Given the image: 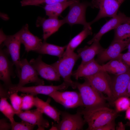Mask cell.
Masks as SVG:
<instances>
[{
  "instance_id": "cell-33",
  "label": "cell",
  "mask_w": 130,
  "mask_h": 130,
  "mask_svg": "<svg viewBox=\"0 0 130 130\" xmlns=\"http://www.w3.org/2000/svg\"><path fill=\"white\" fill-rule=\"evenodd\" d=\"M11 125L12 130H32L35 126L23 120L20 122L15 121L11 124Z\"/></svg>"
},
{
  "instance_id": "cell-2",
  "label": "cell",
  "mask_w": 130,
  "mask_h": 130,
  "mask_svg": "<svg viewBox=\"0 0 130 130\" xmlns=\"http://www.w3.org/2000/svg\"><path fill=\"white\" fill-rule=\"evenodd\" d=\"M84 109H91L106 106L105 98L94 89L86 80L82 83L76 82Z\"/></svg>"
},
{
  "instance_id": "cell-24",
  "label": "cell",
  "mask_w": 130,
  "mask_h": 130,
  "mask_svg": "<svg viewBox=\"0 0 130 130\" xmlns=\"http://www.w3.org/2000/svg\"><path fill=\"white\" fill-rule=\"evenodd\" d=\"M92 29L91 26L84 27L83 30L72 38L66 45L62 57L73 52L77 47L88 36L92 34Z\"/></svg>"
},
{
  "instance_id": "cell-37",
  "label": "cell",
  "mask_w": 130,
  "mask_h": 130,
  "mask_svg": "<svg viewBox=\"0 0 130 130\" xmlns=\"http://www.w3.org/2000/svg\"><path fill=\"white\" fill-rule=\"evenodd\" d=\"M7 36L3 32L2 30H0V45H1L3 43L7 38Z\"/></svg>"
},
{
  "instance_id": "cell-41",
  "label": "cell",
  "mask_w": 130,
  "mask_h": 130,
  "mask_svg": "<svg viewBox=\"0 0 130 130\" xmlns=\"http://www.w3.org/2000/svg\"><path fill=\"white\" fill-rule=\"evenodd\" d=\"M127 48L128 49V52H130V42Z\"/></svg>"
},
{
  "instance_id": "cell-39",
  "label": "cell",
  "mask_w": 130,
  "mask_h": 130,
  "mask_svg": "<svg viewBox=\"0 0 130 130\" xmlns=\"http://www.w3.org/2000/svg\"><path fill=\"white\" fill-rule=\"evenodd\" d=\"M125 117L130 121V106L126 110Z\"/></svg>"
},
{
  "instance_id": "cell-36",
  "label": "cell",
  "mask_w": 130,
  "mask_h": 130,
  "mask_svg": "<svg viewBox=\"0 0 130 130\" xmlns=\"http://www.w3.org/2000/svg\"><path fill=\"white\" fill-rule=\"evenodd\" d=\"M12 126L11 123H8L4 119L0 120V130H11Z\"/></svg>"
},
{
  "instance_id": "cell-21",
  "label": "cell",
  "mask_w": 130,
  "mask_h": 130,
  "mask_svg": "<svg viewBox=\"0 0 130 130\" xmlns=\"http://www.w3.org/2000/svg\"><path fill=\"white\" fill-rule=\"evenodd\" d=\"M103 71L102 65H100L94 58L83 65L78 66L72 75L78 80L81 77L84 78L94 75Z\"/></svg>"
},
{
  "instance_id": "cell-34",
  "label": "cell",
  "mask_w": 130,
  "mask_h": 130,
  "mask_svg": "<svg viewBox=\"0 0 130 130\" xmlns=\"http://www.w3.org/2000/svg\"><path fill=\"white\" fill-rule=\"evenodd\" d=\"M120 58L127 65L130 67V52L121 53L117 57Z\"/></svg>"
},
{
  "instance_id": "cell-30",
  "label": "cell",
  "mask_w": 130,
  "mask_h": 130,
  "mask_svg": "<svg viewBox=\"0 0 130 130\" xmlns=\"http://www.w3.org/2000/svg\"><path fill=\"white\" fill-rule=\"evenodd\" d=\"M126 96L120 97L113 103L116 111L118 113L126 110L130 106V98Z\"/></svg>"
},
{
  "instance_id": "cell-32",
  "label": "cell",
  "mask_w": 130,
  "mask_h": 130,
  "mask_svg": "<svg viewBox=\"0 0 130 130\" xmlns=\"http://www.w3.org/2000/svg\"><path fill=\"white\" fill-rule=\"evenodd\" d=\"M22 110H29L34 106V96L30 94L22 95Z\"/></svg>"
},
{
  "instance_id": "cell-11",
  "label": "cell",
  "mask_w": 130,
  "mask_h": 130,
  "mask_svg": "<svg viewBox=\"0 0 130 130\" xmlns=\"http://www.w3.org/2000/svg\"><path fill=\"white\" fill-rule=\"evenodd\" d=\"M130 42V38L119 40H113L110 45L97 55L96 61L100 63L117 58Z\"/></svg>"
},
{
  "instance_id": "cell-15",
  "label": "cell",
  "mask_w": 130,
  "mask_h": 130,
  "mask_svg": "<svg viewBox=\"0 0 130 130\" xmlns=\"http://www.w3.org/2000/svg\"><path fill=\"white\" fill-rule=\"evenodd\" d=\"M130 81V69L127 72L115 75L111 79V86L114 101L119 97L126 96L128 86Z\"/></svg>"
},
{
  "instance_id": "cell-23",
  "label": "cell",
  "mask_w": 130,
  "mask_h": 130,
  "mask_svg": "<svg viewBox=\"0 0 130 130\" xmlns=\"http://www.w3.org/2000/svg\"><path fill=\"white\" fill-rule=\"evenodd\" d=\"M102 66L103 71L115 75L124 73L130 69V67L118 58L110 60L108 63Z\"/></svg>"
},
{
  "instance_id": "cell-27",
  "label": "cell",
  "mask_w": 130,
  "mask_h": 130,
  "mask_svg": "<svg viewBox=\"0 0 130 130\" xmlns=\"http://www.w3.org/2000/svg\"><path fill=\"white\" fill-rule=\"evenodd\" d=\"M114 30L113 40H124L130 38V23L121 24Z\"/></svg>"
},
{
  "instance_id": "cell-8",
  "label": "cell",
  "mask_w": 130,
  "mask_h": 130,
  "mask_svg": "<svg viewBox=\"0 0 130 130\" xmlns=\"http://www.w3.org/2000/svg\"><path fill=\"white\" fill-rule=\"evenodd\" d=\"M69 86L68 84L63 82L60 85H39L28 87H19L16 85H13L9 87L8 89L10 92L19 91L34 96L39 94L49 96L53 92L65 90Z\"/></svg>"
},
{
  "instance_id": "cell-35",
  "label": "cell",
  "mask_w": 130,
  "mask_h": 130,
  "mask_svg": "<svg viewBox=\"0 0 130 130\" xmlns=\"http://www.w3.org/2000/svg\"><path fill=\"white\" fill-rule=\"evenodd\" d=\"M115 121H114L99 127L97 130H115Z\"/></svg>"
},
{
  "instance_id": "cell-22",
  "label": "cell",
  "mask_w": 130,
  "mask_h": 130,
  "mask_svg": "<svg viewBox=\"0 0 130 130\" xmlns=\"http://www.w3.org/2000/svg\"><path fill=\"white\" fill-rule=\"evenodd\" d=\"M50 100L49 99L45 102L37 97H34V106L57 123H58L60 122V111L50 104Z\"/></svg>"
},
{
  "instance_id": "cell-12",
  "label": "cell",
  "mask_w": 130,
  "mask_h": 130,
  "mask_svg": "<svg viewBox=\"0 0 130 130\" xmlns=\"http://www.w3.org/2000/svg\"><path fill=\"white\" fill-rule=\"evenodd\" d=\"M21 44L19 31L13 35L7 36L3 42V46H6V50L10 56L12 62L15 66V72L17 76L20 70V54Z\"/></svg>"
},
{
  "instance_id": "cell-6",
  "label": "cell",
  "mask_w": 130,
  "mask_h": 130,
  "mask_svg": "<svg viewBox=\"0 0 130 130\" xmlns=\"http://www.w3.org/2000/svg\"><path fill=\"white\" fill-rule=\"evenodd\" d=\"M90 4L80 2L76 0L69 6V10L67 15L63 19L65 24L71 26L80 24L85 27L91 25L87 22L86 12L87 7Z\"/></svg>"
},
{
  "instance_id": "cell-7",
  "label": "cell",
  "mask_w": 130,
  "mask_h": 130,
  "mask_svg": "<svg viewBox=\"0 0 130 130\" xmlns=\"http://www.w3.org/2000/svg\"><path fill=\"white\" fill-rule=\"evenodd\" d=\"M20 71L17 76L19 81L18 84L16 85V86H23L30 83L37 85L44 84V81L39 78L37 72L26 59L20 60Z\"/></svg>"
},
{
  "instance_id": "cell-29",
  "label": "cell",
  "mask_w": 130,
  "mask_h": 130,
  "mask_svg": "<svg viewBox=\"0 0 130 130\" xmlns=\"http://www.w3.org/2000/svg\"><path fill=\"white\" fill-rule=\"evenodd\" d=\"M9 92L10 94L9 98L15 114L16 115L22 111V97L18 95V91Z\"/></svg>"
},
{
  "instance_id": "cell-26",
  "label": "cell",
  "mask_w": 130,
  "mask_h": 130,
  "mask_svg": "<svg viewBox=\"0 0 130 130\" xmlns=\"http://www.w3.org/2000/svg\"><path fill=\"white\" fill-rule=\"evenodd\" d=\"M66 46H59L48 43L46 41H44L36 52L40 54L56 56L60 59L62 57Z\"/></svg>"
},
{
  "instance_id": "cell-1",
  "label": "cell",
  "mask_w": 130,
  "mask_h": 130,
  "mask_svg": "<svg viewBox=\"0 0 130 130\" xmlns=\"http://www.w3.org/2000/svg\"><path fill=\"white\" fill-rule=\"evenodd\" d=\"M81 112L88 125L86 130H97L99 127L115 121L118 116L115 110L106 106L81 110Z\"/></svg>"
},
{
  "instance_id": "cell-13",
  "label": "cell",
  "mask_w": 130,
  "mask_h": 130,
  "mask_svg": "<svg viewBox=\"0 0 130 130\" xmlns=\"http://www.w3.org/2000/svg\"><path fill=\"white\" fill-rule=\"evenodd\" d=\"M29 62L36 70L39 75L42 78L50 81H60V76L56 69L51 65L44 62L41 55L36 59H31Z\"/></svg>"
},
{
  "instance_id": "cell-18",
  "label": "cell",
  "mask_w": 130,
  "mask_h": 130,
  "mask_svg": "<svg viewBox=\"0 0 130 130\" xmlns=\"http://www.w3.org/2000/svg\"><path fill=\"white\" fill-rule=\"evenodd\" d=\"M37 26H41L43 31V38L44 41L57 31L60 28L65 24L63 19L49 18L47 19L39 17L37 20Z\"/></svg>"
},
{
  "instance_id": "cell-40",
  "label": "cell",
  "mask_w": 130,
  "mask_h": 130,
  "mask_svg": "<svg viewBox=\"0 0 130 130\" xmlns=\"http://www.w3.org/2000/svg\"><path fill=\"white\" fill-rule=\"evenodd\" d=\"M126 96L130 97V81L128 86Z\"/></svg>"
},
{
  "instance_id": "cell-31",
  "label": "cell",
  "mask_w": 130,
  "mask_h": 130,
  "mask_svg": "<svg viewBox=\"0 0 130 130\" xmlns=\"http://www.w3.org/2000/svg\"><path fill=\"white\" fill-rule=\"evenodd\" d=\"M69 0H23L20 1L22 6H38L40 4H50Z\"/></svg>"
},
{
  "instance_id": "cell-14",
  "label": "cell",
  "mask_w": 130,
  "mask_h": 130,
  "mask_svg": "<svg viewBox=\"0 0 130 130\" xmlns=\"http://www.w3.org/2000/svg\"><path fill=\"white\" fill-rule=\"evenodd\" d=\"M9 55L6 49H3L0 48V79L3 82L4 86L7 89L13 85L11 81V77H15L13 67L14 65L8 59Z\"/></svg>"
},
{
  "instance_id": "cell-28",
  "label": "cell",
  "mask_w": 130,
  "mask_h": 130,
  "mask_svg": "<svg viewBox=\"0 0 130 130\" xmlns=\"http://www.w3.org/2000/svg\"><path fill=\"white\" fill-rule=\"evenodd\" d=\"M7 98H0V111L9 120L11 124L15 121L14 118L15 114L12 105L7 100Z\"/></svg>"
},
{
  "instance_id": "cell-25",
  "label": "cell",
  "mask_w": 130,
  "mask_h": 130,
  "mask_svg": "<svg viewBox=\"0 0 130 130\" xmlns=\"http://www.w3.org/2000/svg\"><path fill=\"white\" fill-rule=\"evenodd\" d=\"M76 0H69L46 5L44 7L46 15L49 18H58L62 12Z\"/></svg>"
},
{
  "instance_id": "cell-16",
  "label": "cell",
  "mask_w": 130,
  "mask_h": 130,
  "mask_svg": "<svg viewBox=\"0 0 130 130\" xmlns=\"http://www.w3.org/2000/svg\"><path fill=\"white\" fill-rule=\"evenodd\" d=\"M126 23H130V17L126 16L123 13L119 12L105 23L87 43L91 45L94 42L99 41L105 33L111 30L115 29L119 25Z\"/></svg>"
},
{
  "instance_id": "cell-20",
  "label": "cell",
  "mask_w": 130,
  "mask_h": 130,
  "mask_svg": "<svg viewBox=\"0 0 130 130\" xmlns=\"http://www.w3.org/2000/svg\"><path fill=\"white\" fill-rule=\"evenodd\" d=\"M90 46H86L78 49V54L82 61L79 66H81L94 58V57L102 51L104 48L100 45L99 41L93 42Z\"/></svg>"
},
{
  "instance_id": "cell-42",
  "label": "cell",
  "mask_w": 130,
  "mask_h": 130,
  "mask_svg": "<svg viewBox=\"0 0 130 130\" xmlns=\"http://www.w3.org/2000/svg\"><path fill=\"white\" fill-rule=\"evenodd\" d=\"M126 125L130 127V121H129L127 122Z\"/></svg>"
},
{
  "instance_id": "cell-9",
  "label": "cell",
  "mask_w": 130,
  "mask_h": 130,
  "mask_svg": "<svg viewBox=\"0 0 130 130\" xmlns=\"http://www.w3.org/2000/svg\"><path fill=\"white\" fill-rule=\"evenodd\" d=\"M48 96L56 102L66 108H73L84 106L79 92L57 91L53 92Z\"/></svg>"
},
{
  "instance_id": "cell-10",
  "label": "cell",
  "mask_w": 130,
  "mask_h": 130,
  "mask_svg": "<svg viewBox=\"0 0 130 130\" xmlns=\"http://www.w3.org/2000/svg\"><path fill=\"white\" fill-rule=\"evenodd\" d=\"M61 120L58 123L52 125L58 130H82L85 123L82 117L80 110L74 114L66 111H60Z\"/></svg>"
},
{
  "instance_id": "cell-38",
  "label": "cell",
  "mask_w": 130,
  "mask_h": 130,
  "mask_svg": "<svg viewBox=\"0 0 130 130\" xmlns=\"http://www.w3.org/2000/svg\"><path fill=\"white\" fill-rule=\"evenodd\" d=\"M116 129V130H125V126L122 122H120L118 123V126Z\"/></svg>"
},
{
  "instance_id": "cell-17",
  "label": "cell",
  "mask_w": 130,
  "mask_h": 130,
  "mask_svg": "<svg viewBox=\"0 0 130 130\" xmlns=\"http://www.w3.org/2000/svg\"><path fill=\"white\" fill-rule=\"evenodd\" d=\"M43 113L38 108L35 110L21 111L16 115L22 120L32 124L37 125V130H44L49 126L48 121L43 117Z\"/></svg>"
},
{
  "instance_id": "cell-5",
  "label": "cell",
  "mask_w": 130,
  "mask_h": 130,
  "mask_svg": "<svg viewBox=\"0 0 130 130\" xmlns=\"http://www.w3.org/2000/svg\"><path fill=\"white\" fill-rule=\"evenodd\" d=\"M84 78L96 91L101 93L106 94L107 99L113 104L111 78L107 72L101 71L94 75Z\"/></svg>"
},
{
  "instance_id": "cell-3",
  "label": "cell",
  "mask_w": 130,
  "mask_h": 130,
  "mask_svg": "<svg viewBox=\"0 0 130 130\" xmlns=\"http://www.w3.org/2000/svg\"><path fill=\"white\" fill-rule=\"evenodd\" d=\"M80 58L78 54L74 52L63 56L57 61L51 64L56 69L63 79L64 82L73 89L77 88L76 82L71 79L72 70L77 60Z\"/></svg>"
},
{
  "instance_id": "cell-19",
  "label": "cell",
  "mask_w": 130,
  "mask_h": 130,
  "mask_svg": "<svg viewBox=\"0 0 130 130\" xmlns=\"http://www.w3.org/2000/svg\"><path fill=\"white\" fill-rule=\"evenodd\" d=\"M20 40L27 52L33 51L36 52L40 47L43 42L42 40L32 33L26 24L19 31Z\"/></svg>"
},
{
  "instance_id": "cell-4",
  "label": "cell",
  "mask_w": 130,
  "mask_h": 130,
  "mask_svg": "<svg viewBox=\"0 0 130 130\" xmlns=\"http://www.w3.org/2000/svg\"><path fill=\"white\" fill-rule=\"evenodd\" d=\"M125 0H93L90 6L99 9L95 19L89 22L91 25L99 20L105 17H113L117 14L120 6Z\"/></svg>"
}]
</instances>
